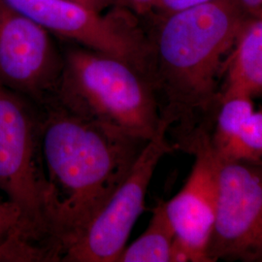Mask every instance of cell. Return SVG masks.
Returning <instances> with one entry per match:
<instances>
[{
  "instance_id": "1",
  "label": "cell",
  "mask_w": 262,
  "mask_h": 262,
  "mask_svg": "<svg viewBox=\"0 0 262 262\" xmlns=\"http://www.w3.org/2000/svg\"><path fill=\"white\" fill-rule=\"evenodd\" d=\"M43 219L51 261H62L128 175L148 141L41 106Z\"/></svg>"
},
{
  "instance_id": "2",
  "label": "cell",
  "mask_w": 262,
  "mask_h": 262,
  "mask_svg": "<svg viewBox=\"0 0 262 262\" xmlns=\"http://www.w3.org/2000/svg\"><path fill=\"white\" fill-rule=\"evenodd\" d=\"M249 19L238 0H211L144 19L148 75L174 146L197 129H212L219 78Z\"/></svg>"
},
{
  "instance_id": "3",
  "label": "cell",
  "mask_w": 262,
  "mask_h": 262,
  "mask_svg": "<svg viewBox=\"0 0 262 262\" xmlns=\"http://www.w3.org/2000/svg\"><path fill=\"white\" fill-rule=\"evenodd\" d=\"M62 51V72L50 103L143 140L155 136L161 121L149 76L125 60L75 43L68 42Z\"/></svg>"
},
{
  "instance_id": "4",
  "label": "cell",
  "mask_w": 262,
  "mask_h": 262,
  "mask_svg": "<svg viewBox=\"0 0 262 262\" xmlns=\"http://www.w3.org/2000/svg\"><path fill=\"white\" fill-rule=\"evenodd\" d=\"M43 109L0 83V191L18 207L25 239L51 261L43 219Z\"/></svg>"
},
{
  "instance_id": "5",
  "label": "cell",
  "mask_w": 262,
  "mask_h": 262,
  "mask_svg": "<svg viewBox=\"0 0 262 262\" xmlns=\"http://www.w3.org/2000/svg\"><path fill=\"white\" fill-rule=\"evenodd\" d=\"M54 36L116 56L148 75V36L143 19L124 7L105 14L73 0H5Z\"/></svg>"
},
{
  "instance_id": "6",
  "label": "cell",
  "mask_w": 262,
  "mask_h": 262,
  "mask_svg": "<svg viewBox=\"0 0 262 262\" xmlns=\"http://www.w3.org/2000/svg\"><path fill=\"white\" fill-rule=\"evenodd\" d=\"M167 132V125L161 122L126 178L62 261H119L133 226L145 210L146 194L155 170L164 156L176 150Z\"/></svg>"
},
{
  "instance_id": "7",
  "label": "cell",
  "mask_w": 262,
  "mask_h": 262,
  "mask_svg": "<svg viewBox=\"0 0 262 262\" xmlns=\"http://www.w3.org/2000/svg\"><path fill=\"white\" fill-rule=\"evenodd\" d=\"M209 262H262V167L221 160Z\"/></svg>"
},
{
  "instance_id": "8",
  "label": "cell",
  "mask_w": 262,
  "mask_h": 262,
  "mask_svg": "<svg viewBox=\"0 0 262 262\" xmlns=\"http://www.w3.org/2000/svg\"><path fill=\"white\" fill-rule=\"evenodd\" d=\"M63 51L54 35L0 0V83L44 106L56 94Z\"/></svg>"
},
{
  "instance_id": "9",
  "label": "cell",
  "mask_w": 262,
  "mask_h": 262,
  "mask_svg": "<svg viewBox=\"0 0 262 262\" xmlns=\"http://www.w3.org/2000/svg\"><path fill=\"white\" fill-rule=\"evenodd\" d=\"M177 150L194 157L190 174L178 193L165 201L174 228V262H209L207 250L215 223L220 161L210 131L197 129L179 142Z\"/></svg>"
},
{
  "instance_id": "10",
  "label": "cell",
  "mask_w": 262,
  "mask_h": 262,
  "mask_svg": "<svg viewBox=\"0 0 262 262\" xmlns=\"http://www.w3.org/2000/svg\"><path fill=\"white\" fill-rule=\"evenodd\" d=\"M225 90L262 96V19L245 24L225 64Z\"/></svg>"
},
{
  "instance_id": "11",
  "label": "cell",
  "mask_w": 262,
  "mask_h": 262,
  "mask_svg": "<svg viewBox=\"0 0 262 262\" xmlns=\"http://www.w3.org/2000/svg\"><path fill=\"white\" fill-rule=\"evenodd\" d=\"M176 235L159 200L146 230L123 250L118 262H174Z\"/></svg>"
},
{
  "instance_id": "12",
  "label": "cell",
  "mask_w": 262,
  "mask_h": 262,
  "mask_svg": "<svg viewBox=\"0 0 262 262\" xmlns=\"http://www.w3.org/2000/svg\"><path fill=\"white\" fill-rule=\"evenodd\" d=\"M253 98L238 91H221L210 141L217 158L222 157L254 111Z\"/></svg>"
},
{
  "instance_id": "13",
  "label": "cell",
  "mask_w": 262,
  "mask_h": 262,
  "mask_svg": "<svg viewBox=\"0 0 262 262\" xmlns=\"http://www.w3.org/2000/svg\"><path fill=\"white\" fill-rule=\"evenodd\" d=\"M0 262H45L24 237L18 207L6 199L0 204Z\"/></svg>"
},
{
  "instance_id": "14",
  "label": "cell",
  "mask_w": 262,
  "mask_h": 262,
  "mask_svg": "<svg viewBox=\"0 0 262 262\" xmlns=\"http://www.w3.org/2000/svg\"><path fill=\"white\" fill-rule=\"evenodd\" d=\"M221 160H239L262 167V108L254 110Z\"/></svg>"
},
{
  "instance_id": "15",
  "label": "cell",
  "mask_w": 262,
  "mask_h": 262,
  "mask_svg": "<svg viewBox=\"0 0 262 262\" xmlns=\"http://www.w3.org/2000/svg\"><path fill=\"white\" fill-rule=\"evenodd\" d=\"M211 0H159L158 11L155 15H164L180 10L205 3Z\"/></svg>"
},
{
  "instance_id": "16",
  "label": "cell",
  "mask_w": 262,
  "mask_h": 262,
  "mask_svg": "<svg viewBox=\"0 0 262 262\" xmlns=\"http://www.w3.org/2000/svg\"><path fill=\"white\" fill-rule=\"evenodd\" d=\"M159 0H127L129 9L141 19H149L154 16L159 7Z\"/></svg>"
},
{
  "instance_id": "17",
  "label": "cell",
  "mask_w": 262,
  "mask_h": 262,
  "mask_svg": "<svg viewBox=\"0 0 262 262\" xmlns=\"http://www.w3.org/2000/svg\"><path fill=\"white\" fill-rule=\"evenodd\" d=\"M84 4L91 8L103 12L107 8H114V7H124L128 8L127 0H73Z\"/></svg>"
},
{
  "instance_id": "18",
  "label": "cell",
  "mask_w": 262,
  "mask_h": 262,
  "mask_svg": "<svg viewBox=\"0 0 262 262\" xmlns=\"http://www.w3.org/2000/svg\"><path fill=\"white\" fill-rule=\"evenodd\" d=\"M250 18L262 19V0H238Z\"/></svg>"
},
{
  "instance_id": "19",
  "label": "cell",
  "mask_w": 262,
  "mask_h": 262,
  "mask_svg": "<svg viewBox=\"0 0 262 262\" xmlns=\"http://www.w3.org/2000/svg\"><path fill=\"white\" fill-rule=\"evenodd\" d=\"M4 200H5V199L2 197V193H1V191H0V204H1Z\"/></svg>"
}]
</instances>
